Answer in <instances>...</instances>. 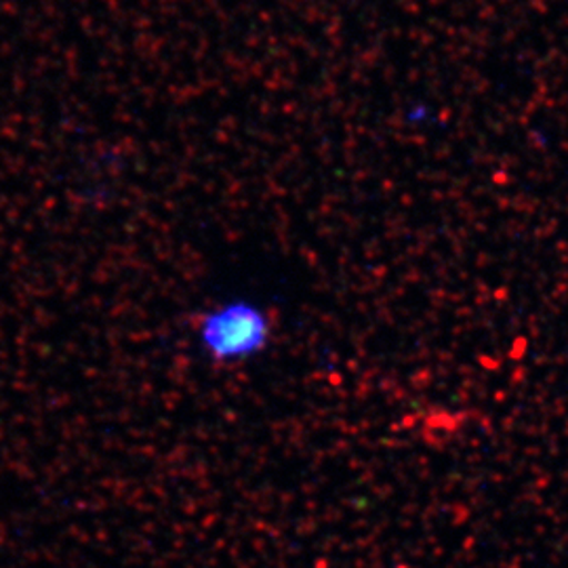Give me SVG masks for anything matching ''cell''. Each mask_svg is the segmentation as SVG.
<instances>
[{"instance_id":"1","label":"cell","mask_w":568,"mask_h":568,"mask_svg":"<svg viewBox=\"0 0 568 568\" xmlns=\"http://www.w3.org/2000/svg\"><path fill=\"white\" fill-rule=\"evenodd\" d=\"M272 339V318L251 300H232L201 318L199 342L215 365H239L260 356Z\"/></svg>"},{"instance_id":"2","label":"cell","mask_w":568,"mask_h":568,"mask_svg":"<svg viewBox=\"0 0 568 568\" xmlns=\"http://www.w3.org/2000/svg\"><path fill=\"white\" fill-rule=\"evenodd\" d=\"M406 119L413 122V124H424L429 119V110H427L424 103H419V105H415L413 110L406 112Z\"/></svg>"}]
</instances>
